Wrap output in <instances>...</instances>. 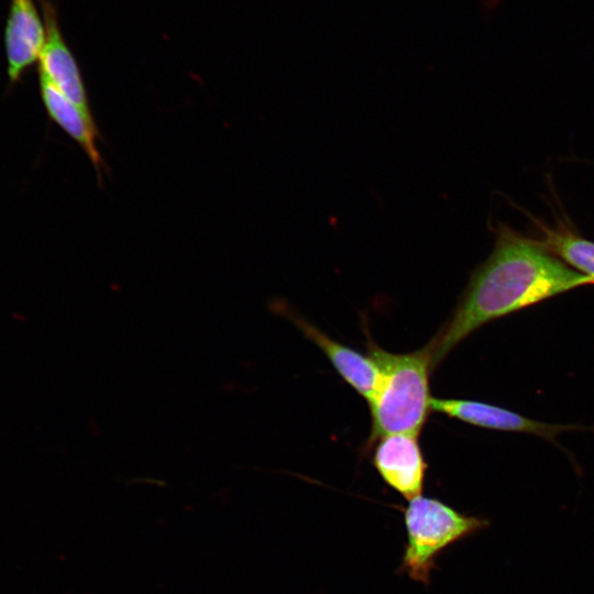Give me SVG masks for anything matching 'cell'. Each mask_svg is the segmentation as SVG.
Here are the masks:
<instances>
[{"label":"cell","mask_w":594,"mask_h":594,"mask_svg":"<svg viewBox=\"0 0 594 594\" xmlns=\"http://www.w3.org/2000/svg\"><path fill=\"white\" fill-rule=\"evenodd\" d=\"M592 280L532 242L502 228L488 258L473 273L451 317L427 344L431 369L476 329Z\"/></svg>","instance_id":"cell-1"},{"label":"cell","mask_w":594,"mask_h":594,"mask_svg":"<svg viewBox=\"0 0 594 594\" xmlns=\"http://www.w3.org/2000/svg\"><path fill=\"white\" fill-rule=\"evenodd\" d=\"M367 354L381 370V381L373 398L371 431L366 449L383 437L395 433L419 436L431 411L429 374L431 355L428 346L409 353H392L367 338Z\"/></svg>","instance_id":"cell-2"},{"label":"cell","mask_w":594,"mask_h":594,"mask_svg":"<svg viewBox=\"0 0 594 594\" xmlns=\"http://www.w3.org/2000/svg\"><path fill=\"white\" fill-rule=\"evenodd\" d=\"M403 516L407 541L398 573L426 586L447 548L488 525L482 517L462 514L440 499L424 496L409 501Z\"/></svg>","instance_id":"cell-3"},{"label":"cell","mask_w":594,"mask_h":594,"mask_svg":"<svg viewBox=\"0 0 594 594\" xmlns=\"http://www.w3.org/2000/svg\"><path fill=\"white\" fill-rule=\"evenodd\" d=\"M416 435L395 433L377 440L373 465L382 480L406 501L421 496L428 464Z\"/></svg>","instance_id":"cell-4"},{"label":"cell","mask_w":594,"mask_h":594,"mask_svg":"<svg viewBox=\"0 0 594 594\" xmlns=\"http://www.w3.org/2000/svg\"><path fill=\"white\" fill-rule=\"evenodd\" d=\"M46 40L38 61V75L45 77L69 101L91 116L86 89L77 62L67 46L52 0H38Z\"/></svg>","instance_id":"cell-5"},{"label":"cell","mask_w":594,"mask_h":594,"mask_svg":"<svg viewBox=\"0 0 594 594\" xmlns=\"http://www.w3.org/2000/svg\"><path fill=\"white\" fill-rule=\"evenodd\" d=\"M45 40V24L35 0H10L4 47L11 86L40 61Z\"/></svg>","instance_id":"cell-6"},{"label":"cell","mask_w":594,"mask_h":594,"mask_svg":"<svg viewBox=\"0 0 594 594\" xmlns=\"http://www.w3.org/2000/svg\"><path fill=\"white\" fill-rule=\"evenodd\" d=\"M286 315L323 352L344 382L369 403L375 395L382 376L372 358L336 341L295 312L287 311Z\"/></svg>","instance_id":"cell-7"},{"label":"cell","mask_w":594,"mask_h":594,"mask_svg":"<svg viewBox=\"0 0 594 594\" xmlns=\"http://www.w3.org/2000/svg\"><path fill=\"white\" fill-rule=\"evenodd\" d=\"M431 410L463 422L493 430L530 432L552 437L566 429L564 426L531 420L508 409L482 402L431 398Z\"/></svg>","instance_id":"cell-8"},{"label":"cell","mask_w":594,"mask_h":594,"mask_svg":"<svg viewBox=\"0 0 594 594\" xmlns=\"http://www.w3.org/2000/svg\"><path fill=\"white\" fill-rule=\"evenodd\" d=\"M38 79L42 100L48 116L82 147L100 179L103 163L97 148L98 132L92 116L85 113L69 101L45 77L38 75Z\"/></svg>","instance_id":"cell-9"},{"label":"cell","mask_w":594,"mask_h":594,"mask_svg":"<svg viewBox=\"0 0 594 594\" xmlns=\"http://www.w3.org/2000/svg\"><path fill=\"white\" fill-rule=\"evenodd\" d=\"M540 244L594 283V242L572 234L549 232L546 241Z\"/></svg>","instance_id":"cell-10"}]
</instances>
